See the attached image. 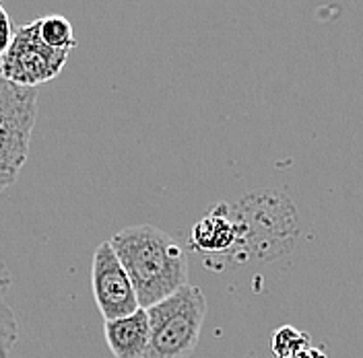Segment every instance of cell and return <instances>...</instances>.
<instances>
[{"label":"cell","mask_w":363,"mask_h":358,"mask_svg":"<svg viewBox=\"0 0 363 358\" xmlns=\"http://www.w3.org/2000/svg\"><path fill=\"white\" fill-rule=\"evenodd\" d=\"M289 358H326V354L318 348H306V350H301V352H297Z\"/></svg>","instance_id":"12"},{"label":"cell","mask_w":363,"mask_h":358,"mask_svg":"<svg viewBox=\"0 0 363 358\" xmlns=\"http://www.w3.org/2000/svg\"><path fill=\"white\" fill-rule=\"evenodd\" d=\"M128 272L143 309L188 284V258L182 246L153 224H133L110 239Z\"/></svg>","instance_id":"1"},{"label":"cell","mask_w":363,"mask_h":358,"mask_svg":"<svg viewBox=\"0 0 363 358\" xmlns=\"http://www.w3.org/2000/svg\"><path fill=\"white\" fill-rule=\"evenodd\" d=\"M70 52L45 44L38 29V19L15 29L13 42L0 60V76L6 81L38 89L60 74Z\"/></svg>","instance_id":"4"},{"label":"cell","mask_w":363,"mask_h":358,"mask_svg":"<svg viewBox=\"0 0 363 358\" xmlns=\"http://www.w3.org/2000/svg\"><path fill=\"white\" fill-rule=\"evenodd\" d=\"M310 348V336L299 332L297 328L283 325L277 332H272V352L279 358H289Z\"/></svg>","instance_id":"10"},{"label":"cell","mask_w":363,"mask_h":358,"mask_svg":"<svg viewBox=\"0 0 363 358\" xmlns=\"http://www.w3.org/2000/svg\"><path fill=\"white\" fill-rule=\"evenodd\" d=\"M235 241H238V226L225 214H221V208L204 216L201 223H196L190 239V243H194L196 249L208 253L227 251Z\"/></svg>","instance_id":"7"},{"label":"cell","mask_w":363,"mask_h":358,"mask_svg":"<svg viewBox=\"0 0 363 358\" xmlns=\"http://www.w3.org/2000/svg\"><path fill=\"white\" fill-rule=\"evenodd\" d=\"M38 29H40V35H42L45 44H50L56 50L72 52L74 45H77L72 25L60 15H48V17L38 19Z\"/></svg>","instance_id":"9"},{"label":"cell","mask_w":363,"mask_h":358,"mask_svg":"<svg viewBox=\"0 0 363 358\" xmlns=\"http://www.w3.org/2000/svg\"><path fill=\"white\" fill-rule=\"evenodd\" d=\"M151 342L147 358H188L199 346L206 317V296L199 287L186 284L147 309Z\"/></svg>","instance_id":"2"},{"label":"cell","mask_w":363,"mask_h":358,"mask_svg":"<svg viewBox=\"0 0 363 358\" xmlns=\"http://www.w3.org/2000/svg\"><path fill=\"white\" fill-rule=\"evenodd\" d=\"M13 35H15L13 21H11V17H9L6 8L2 6V2H0V60H2V56L6 54L9 45L13 42Z\"/></svg>","instance_id":"11"},{"label":"cell","mask_w":363,"mask_h":358,"mask_svg":"<svg viewBox=\"0 0 363 358\" xmlns=\"http://www.w3.org/2000/svg\"><path fill=\"white\" fill-rule=\"evenodd\" d=\"M91 289L106 321L133 315L140 309L133 280L110 241L99 243L91 264Z\"/></svg>","instance_id":"5"},{"label":"cell","mask_w":363,"mask_h":358,"mask_svg":"<svg viewBox=\"0 0 363 358\" xmlns=\"http://www.w3.org/2000/svg\"><path fill=\"white\" fill-rule=\"evenodd\" d=\"M11 289V272L0 258V358L11 357L13 346L19 340V323L13 313L6 294Z\"/></svg>","instance_id":"8"},{"label":"cell","mask_w":363,"mask_h":358,"mask_svg":"<svg viewBox=\"0 0 363 358\" xmlns=\"http://www.w3.org/2000/svg\"><path fill=\"white\" fill-rule=\"evenodd\" d=\"M106 342L116 358H147L151 342V323L147 309H138L133 315L106 321Z\"/></svg>","instance_id":"6"},{"label":"cell","mask_w":363,"mask_h":358,"mask_svg":"<svg viewBox=\"0 0 363 358\" xmlns=\"http://www.w3.org/2000/svg\"><path fill=\"white\" fill-rule=\"evenodd\" d=\"M38 120V89L0 76V194L11 187L29 157Z\"/></svg>","instance_id":"3"}]
</instances>
